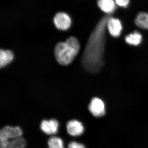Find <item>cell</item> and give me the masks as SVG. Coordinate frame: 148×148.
<instances>
[{
	"label": "cell",
	"mask_w": 148,
	"mask_h": 148,
	"mask_svg": "<svg viewBox=\"0 0 148 148\" xmlns=\"http://www.w3.org/2000/svg\"><path fill=\"white\" fill-rule=\"evenodd\" d=\"M115 2L119 6L125 8L129 4L130 0H115Z\"/></svg>",
	"instance_id": "obj_16"
},
{
	"label": "cell",
	"mask_w": 148,
	"mask_h": 148,
	"mask_svg": "<svg viewBox=\"0 0 148 148\" xmlns=\"http://www.w3.org/2000/svg\"><path fill=\"white\" fill-rule=\"evenodd\" d=\"M80 49L79 42L75 37H70L65 42H60L55 49L56 60L61 65L71 64L78 53Z\"/></svg>",
	"instance_id": "obj_2"
},
{
	"label": "cell",
	"mask_w": 148,
	"mask_h": 148,
	"mask_svg": "<svg viewBox=\"0 0 148 148\" xmlns=\"http://www.w3.org/2000/svg\"><path fill=\"white\" fill-rule=\"evenodd\" d=\"M107 27L112 36H119L122 30L121 22L117 18L110 17L107 22Z\"/></svg>",
	"instance_id": "obj_7"
},
{
	"label": "cell",
	"mask_w": 148,
	"mask_h": 148,
	"mask_svg": "<svg viewBox=\"0 0 148 148\" xmlns=\"http://www.w3.org/2000/svg\"><path fill=\"white\" fill-rule=\"evenodd\" d=\"M88 109L94 116L101 117L105 115V105L104 102L100 98H94L90 101Z\"/></svg>",
	"instance_id": "obj_4"
},
{
	"label": "cell",
	"mask_w": 148,
	"mask_h": 148,
	"mask_svg": "<svg viewBox=\"0 0 148 148\" xmlns=\"http://www.w3.org/2000/svg\"><path fill=\"white\" fill-rule=\"evenodd\" d=\"M108 18L105 16L99 21L90 35L83 55V65L90 73L99 71L104 64L106 31Z\"/></svg>",
	"instance_id": "obj_1"
},
{
	"label": "cell",
	"mask_w": 148,
	"mask_h": 148,
	"mask_svg": "<svg viewBox=\"0 0 148 148\" xmlns=\"http://www.w3.org/2000/svg\"><path fill=\"white\" fill-rule=\"evenodd\" d=\"M25 139L22 137L0 142V148H24L26 146Z\"/></svg>",
	"instance_id": "obj_9"
},
{
	"label": "cell",
	"mask_w": 148,
	"mask_h": 148,
	"mask_svg": "<svg viewBox=\"0 0 148 148\" xmlns=\"http://www.w3.org/2000/svg\"><path fill=\"white\" fill-rule=\"evenodd\" d=\"M53 22L57 29L61 30H66L71 27V19L67 14L59 12L54 16Z\"/></svg>",
	"instance_id": "obj_5"
},
{
	"label": "cell",
	"mask_w": 148,
	"mask_h": 148,
	"mask_svg": "<svg viewBox=\"0 0 148 148\" xmlns=\"http://www.w3.org/2000/svg\"><path fill=\"white\" fill-rule=\"evenodd\" d=\"M142 40V35L137 32L130 34L125 38V42L130 45L138 46L141 43Z\"/></svg>",
	"instance_id": "obj_13"
},
{
	"label": "cell",
	"mask_w": 148,
	"mask_h": 148,
	"mask_svg": "<svg viewBox=\"0 0 148 148\" xmlns=\"http://www.w3.org/2000/svg\"><path fill=\"white\" fill-rule=\"evenodd\" d=\"M22 133V130L18 126H5L0 131V142L21 137Z\"/></svg>",
	"instance_id": "obj_3"
},
{
	"label": "cell",
	"mask_w": 148,
	"mask_h": 148,
	"mask_svg": "<svg viewBox=\"0 0 148 148\" xmlns=\"http://www.w3.org/2000/svg\"><path fill=\"white\" fill-rule=\"evenodd\" d=\"M68 148H85L84 145L76 142H72L69 143Z\"/></svg>",
	"instance_id": "obj_15"
},
{
	"label": "cell",
	"mask_w": 148,
	"mask_h": 148,
	"mask_svg": "<svg viewBox=\"0 0 148 148\" xmlns=\"http://www.w3.org/2000/svg\"><path fill=\"white\" fill-rule=\"evenodd\" d=\"M49 148H64L63 141L61 138L52 136L48 140Z\"/></svg>",
	"instance_id": "obj_14"
},
{
	"label": "cell",
	"mask_w": 148,
	"mask_h": 148,
	"mask_svg": "<svg viewBox=\"0 0 148 148\" xmlns=\"http://www.w3.org/2000/svg\"><path fill=\"white\" fill-rule=\"evenodd\" d=\"M136 26L142 29H148V13L141 12L138 14L135 20Z\"/></svg>",
	"instance_id": "obj_12"
},
{
	"label": "cell",
	"mask_w": 148,
	"mask_h": 148,
	"mask_svg": "<svg viewBox=\"0 0 148 148\" xmlns=\"http://www.w3.org/2000/svg\"><path fill=\"white\" fill-rule=\"evenodd\" d=\"M66 127L68 133L72 136H79L84 131L82 123L77 120L69 121L67 122Z\"/></svg>",
	"instance_id": "obj_8"
},
{
	"label": "cell",
	"mask_w": 148,
	"mask_h": 148,
	"mask_svg": "<svg viewBox=\"0 0 148 148\" xmlns=\"http://www.w3.org/2000/svg\"><path fill=\"white\" fill-rule=\"evenodd\" d=\"M114 0H98V5L101 10L107 13H112L116 8Z\"/></svg>",
	"instance_id": "obj_10"
},
{
	"label": "cell",
	"mask_w": 148,
	"mask_h": 148,
	"mask_svg": "<svg viewBox=\"0 0 148 148\" xmlns=\"http://www.w3.org/2000/svg\"><path fill=\"white\" fill-rule=\"evenodd\" d=\"M13 53L11 51L1 50L0 52V66L5 67L13 60Z\"/></svg>",
	"instance_id": "obj_11"
},
{
	"label": "cell",
	"mask_w": 148,
	"mask_h": 148,
	"mask_svg": "<svg viewBox=\"0 0 148 148\" xmlns=\"http://www.w3.org/2000/svg\"><path fill=\"white\" fill-rule=\"evenodd\" d=\"M59 126L58 121L55 119L49 120H44L41 123L40 129L47 135H51L56 134L58 132Z\"/></svg>",
	"instance_id": "obj_6"
}]
</instances>
